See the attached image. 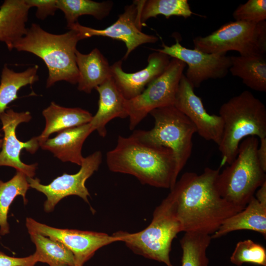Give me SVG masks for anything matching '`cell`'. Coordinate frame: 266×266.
Masks as SVG:
<instances>
[{"instance_id": "26", "label": "cell", "mask_w": 266, "mask_h": 266, "mask_svg": "<svg viewBox=\"0 0 266 266\" xmlns=\"http://www.w3.org/2000/svg\"><path fill=\"white\" fill-rule=\"evenodd\" d=\"M30 234L36 247L35 252L33 254L35 264L41 262L49 266H75L73 254L64 244L39 233Z\"/></svg>"}, {"instance_id": "12", "label": "cell", "mask_w": 266, "mask_h": 266, "mask_svg": "<svg viewBox=\"0 0 266 266\" xmlns=\"http://www.w3.org/2000/svg\"><path fill=\"white\" fill-rule=\"evenodd\" d=\"M162 47L161 49L152 50L187 65L185 76L194 88L199 87L208 79L225 77L231 66L230 56L226 54H208L195 48H187L183 46L177 38L174 44L168 46L163 43Z\"/></svg>"}, {"instance_id": "22", "label": "cell", "mask_w": 266, "mask_h": 266, "mask_svg": "<svg viewBox=\"0 0 266 266\" xmlns=\"http://www.w3.org/2000/svg\"><path fill=\"white\" fill-rule=\"evenodd\" d=\"M45 119V126L38 136L39 144L56 132L90 123L93 116L89 111L80 108H67L54 102L42 112Z\"/></svg>"}, {"instance_id": "31", "label": "cell", "mask_w": 266, "mask_h": 266, "mask_svg": "<svg viewBox=\"0 0 266 266\" xmlns=\"http://www.w3.org/2000/svg\"><path fill=\"white\" fill-rule=\"evenodd\" d=\"M235 21L258 23L266 21V0H248L240 4L233 11Z\"/></svg>"}, {"instance_id": "1", "label": "cell", "mask_w": 266, "mask_h": 266, "mask_svg": "<svg viewBox=\"0 0 266 266\" xmlns=\"http://www.w3.org/2000/svg\"><path fill=\"white\" fill-rule=\"evenodd\" d=\"M220 169L206 167L200 174L185 172L170 190L167 197L182 232L211 235L225 220L243 209L221 197L217 186Z\"/></svg>"}, {"instance_id": "7", "label": "cell", "mask_w": 266, "mask_h": 266, "mask_svg": "<svg viewBox=\"0 0 266 266\" xmlns=\"http://www.w3.org/2000/svg\"><path fill=\"white\" fill-rule=\"evenodd\" d=\"M155 124L150 130H136L140 137L153 144L170 149L179 175L190 158L196 128L189 118L174 105L155 109L149 113Z\"/></svg>"}, {"instance_id": "8", "label": "cell", "mask_w": 266, "mask_h": 266, "mask_svg": "<svg viewBox=\"0 0 266 266\" xmlns=\"http://www.w3.org/2000/svg\"><path fill=\"white\" fill-rule=\"evenodd\" d=\"M194 48L208 54L237 51L240 56H264L266 53V22H228L205 36L193 39Z\"/></svg>"}, {"instance_id": "10", "label": "cell", "mask_w": 266, "mask_h": 266, "mask_svg": "<svg viewBox=\"0 0 266 266\" xmlns=\"http://www.w3.org/2000/svg\"><path fill=\"white\" fill-rule=\"evenodd\" d=\"M26 226L29 234L39 233L59 241L73 254L75 266H83L100 248L119 241L114 235L104 233L56 228L27 217Z\"/></svg>"}, {"instance_id": "20", "label": "cell", "mask_w": 266, "mask_h": 266, "mask_svg": "<svg viewBox=\"0 0 266 266\" xmlns=\"http://www.w3.org/2000/svg\"><path fill=\"white\" fill-rule=\"evenodd\" d=\"M76 62L79 72L77 88L80 91L90 94L111 78V66L98 48L86 54L77 50Z\"/></svg>"}, {"instance_id": "25", "label": "cell", "mask_w": 266, "mask_h": 266, "mask_svg": "<svg viewBox=\"0 0 266 266\" xmlns=\"http://www.w3.org/2000/svg\"><path fill=\"white\" fill-rule=\"evenodd\" d=\"M137 7V19L141 28L151 18L162 15L168 19L172 16L187 18L194 13L187 0H134Z\"/></svg>"}, {"instance_id": "35", "label": "cell", "mask_w": 266, "mask_h": 266, "mask_svg": "<svg viewBox=\"0 0 266 266\" xmlns=\"http://www.w3.org/2000/svg\"><path fill=\"white\" fill-rule=\"evenodd\" d=\"M0 136H1V134H0ZM2 141H3V140L0 138V148L2 147Z\"/></svg>"}, {"instance_id": "6", "label": "cell", "mask_w": 266, "mask_h": 266, "mask_svg": "<svg viewBox=\"0 0 266 266\" xmlns=\"http://www.w3.org/2000/svg\"><path fill=\"white\" fill-rule=\"evenodd\" d=\"M181 232L173 205L167 196L155 208L151 222L144 230L134 233L120 231L113 234L134 253L174 266L169 257L171 246Z\"/></svg>"}, {"instance_id": "3", "label": "cell", "mask_w": 266, "mask_h": 266, "mask_svg": "<svg viewBox=\"0 0 266 266\" xmlns=\"http://www.w3.org/2000/svg\"><path fill=\"white\" fill-rule=\"evenodd\" d=\"M83 39L73 29L63 34L48 33L33 23L25 35L14 45L18 51L31 53L41 59L48 70L46 87L60 81L77 83L79 72L76 62V45Z\"/></svg>"}, {"instance_id": "5", "label": "cell", "mask_w": 266, "mask_h": 266, "mask_svg": "<svg viewBox=\"0 0 266 266\" xmlns=\"http://www.w3.org/2000/svg\"><path fill=\"white\" fill-rule=\"evenodd\" d=\"M259 144L256 136L243 139L234 161L218 176L217 186L221 197L242 209L254 196L256 190L266 182V172L257 157Z\"/></svg>"}, {"instance_id": "15", "label": "cell", "mask_w": 266, "mask_h": 266, "mask_svg": "<svg viewBox=\"0 0 266 266\" xmlns=\"http://www.w3.org/2000/svg\"><path fill=\"white\" fill-rule=\"evenodd\" d=\"M174 106L195 125L197 133L204 139L219 145L222 137L223 122L219 115L210 114L194 88L183 74L176 93Z\"/></svg>"}, {"instance_id": "9", "label": "cell", "mask_w": 266, "mask_h": 266, "mask_svg": "<svg viewBox=\"0 0 266 266\" xmlns=\"http://www.w3.org/2000/svg\"><path fill=\"white\" fill-rule=\"evenodd\" d=\"M186 64L171 58L165 71L147 85L137 97L126 100L129 128L133 130L155 109L174 105L179 84Z\"/></svg>"}, {"instance_id": "11", "label": "cell", "mask_w": 266, "mask_h": 266, "mask_svg": "<svg viewBox=\"0 0 266 266\" xmlns=\"http://www.w3.org/2000/svg\"><path fill=\"white\" fill-rule=\"evenodd\" d=\"M102 153L96 151L84 158L78 172L73 174L63 173L50 184L43 185L37 178L28 177L30 187L42 193L47 197L44 204V210L50 212L63 198L76 195L89 203V191L85 186L86 180L97 171L102 162Z\"/></svg>"}, {"instance_id": "28", "label": "cell", "mask_w": 266, "mask_h": 266, "mask_svg": "<svg viewBox=\"0 0 266 266\" xmlns=\"http://www.w3.org/2000/svg\"><path fill=\"white\" fill-rule=\"evenodd\" d=\"M113 5L110 0L97 2L91 0H57V7L64 14L68 28L82 15H91L101 20L110 13Z\"/></svg>"}, {"instance_id": "19", "label": "cell", "mask_w": 266, "mask_h": 266, "mask_svg": "<svg viewBox=\"0 0 266 266\" xmlns=\"http://www.w3.org/2000/svg\"><path fill=\"white\" fill-rule=\"evenodd\" d=\"M30 8L25 0H5L0 6V42L9 50L27 33Z\"/></svg>"}, {"instance_id": "2", "label": "cell", "mask_w": 266, "mask_h": 266, "mask_svg": "<svg viewBox=\"0 0 266 266\" xmlns=\"http://www.w3.org/2000/svg\"><path fill=\"white\" fill-rule=\"evenodd\" d=\"M106 161L110 171L133 175L143 184L171 190L177 181L172 151L145 141L134 132L128 137L118 136Z\"/></svg>"}, {"instance_id": "29", "label": "cell", "mask_w": 266, "mask_h": 266, "mask_svg": "<svg viewBox=\"0 0 266 266\" xmlns=\"http://www.w3.org/2000/svg\"><path fill=\"white\" fill-rule=\"evenodd\" d=\"M211 235L196 232H186L180 240L182 250V266H208L207 249Z\"/></svg>"}, {"instance_id": "4", "label": "cell", "mask_w": 266, "mask_h": 266, "mask_svg": "<svg viewBox=\"0 0 266 266\" xmlns=\"http://www.w3.org/2000/svg\"><path fill=\"white\" fill-rule=\"evenodd\" d=\"M223 132L218 145L222 160L219 167L236 158L239 144L248 136L266 137V108L250 92L244 91L224 103L219 109Z\"/></svg>"}, {"instance_id": "16", "label": "cell", "mask_w": 266, "mask_h": 266, "mask_svg": "<svg viewBox=\"0 0 266 266\" xmlns=\"http://www.w3.org/2000/svg\"><path fill=\"white\" fill-rule=\"evenodd\" d=\"M170 59L168 55L155 51L148 56L145 68L132 73L125 72L122 61H118L110 66L111 78L124 98L130 100L140 95L145 87L159 77L166 69Z\"/></svg>"}, {"instance_id": "32", "label": "cell", "mask_w": 266, "mask_h": 266, "mask_svg": "<svg viewBox=\"0 0 266 266\" xmlns=\"http://www.w3.org/2000/svg\"><path fill=\"white\" fill-rule=\"evenodd\" d=\"M26 3L31 8L35 7V15L37 18L43 20L50 15H54L57 7V0H25Z\"/></svg>"}, {"instance_id": "21", "label": "cell", "mask_w": 266, "mask_h": 266, "mask_svg": "<svg viewBox=\"0 0 266 266\" xmlns=\"http://www.w3.org/2000/svg\"><path fill=\"white\" fill-rule=\"evenodd\" d=\"M243 230L259 233L266 237V202L260 201L253 196L243 210L225 220L211 238H218Z\"/></svg>"}, {"instance_id": "18", "label": "cell", "mask_w": 266, "mask_h": 266, "mask_svg": "<svg viewBox=\"0 0 266 266\" xmlns=\"http://www.w3.org/2000/svg\"><path fill=\"white\" fill-rule=\"evenodd\" d=\"M99 94L98 109L90 124L102 137L106 136L107 123L115 118L128 117L126 107V99L119 90L112 78L95 89Z\"/></svg>"}, {"instance_id": "30", "label": "cell", "mask_w": 266, "mask_h": 266, "mask_svg": "<svg viewBox=\"0 0 266 266\" xmlns=\"http://www.w3.org/2000/svg\"><path fill=\"white\" fill-rule=\"evenodd\" d=\"M230 261L237 266L245 263L266 266V250L251 239L240 241L236 244Z\"/></svg>"}, {"instance_id": "24", "label": "cell", "mask_w": 266, "mask_h": 266, "mask_svg": "<svg viewBox=\"0 0 266 266\" xmlns=\"http://www.w3.org/2000/svg\"><path fill=\"white\" fill-rule=\"evenodd\" d=\"M38 66L34 65L22 72H16L4 65L2 69L0 83V114L8 105L18 98L19 90L38 80Z\"/></svg>"}, {"instance_id": "17", "label": "cell", "mask_w": 266, "mask_h": 266, "mask_svg": "<svg viewBox=\"0 0 266 266\" xmlns=\"http://www.w3.org/2000/svg\"><path fill=\"white\" fill-rule=\"evenodd\" d=\"M94 129L90 123L58 132L52 138L40 143L43 150L52 152L62 162H70L81 166L84 157L82 155L83 144Z\"/></svg>"}, {"instance_id": "33", "label": "cell", "mask_w": 266, "mask_h": 266, "mask_svg": "<svg viewBox=\"0 0 266 266\" xmlns=\"http://www.w3.org/2000/svg\"><path fill=\"white\" fill-rule=\"evenodd\" d=\"M33 255L23 258L11 257L0 251V266H34Z\"/></svg>"}, {"instance_id": "34", "label": "cell", "mask_w": 266, "mask_h": 266, "mask_svg": "<svg viewBox=\"0 0 266 266\" xmlns=\"http://www.w3.org/2000/svg\"><path fill=\"white\" fill-rule=\"evenodd\" d=\"M260 142L257 149V157L259 163L266 172V137L260 138Z\"/></svg>"}, {"instance_id": "36", "label": "cell", "mask_w": 266, "mask_h": 266, "mask_svg": "<svg viewBox=\"0 0 266 266\" xmlns=\"http://www.w3.org/2000/svg\"><path fill=\"white\" fill-rule=\"evenodd\" d=\"M66 266V265H60V266Z\"/></svg>"}, {"instance_id": "27", "label": "cell", "mask_w": 266, "mask_h": 266, "mask_svg": "<svg viewBox=\"0 0 266 266\" xmlns=\"http://www.w3.org/2000/svg\"><path fill=\"white\" fill-rule=\"evenodd\" d=\"M30 188L28 177L24 173L17 171L9 180L4 182L0 180V234L9 233L7 215L10 206L18 196L23 197L25 204L27 202L26 193Z\"/></svg>"}, {"instance_id": "13", "label": "cell", "mask_w": 266, "mask_h": 266, "mask_svg": "<svg viewBox=\"0 0 266 266\" xmlns=\"http://www.w3.org/2000/svg\"><path fill=\"white\" fill-rule=\"evenodd\" d=\"M32 119L29 111L17 112L8 109L0 114L4 137L1 151L0 152V166H8L17 171L24 173L28 177H33L35 173L37 164L27 165L20 159V153L26 149L34 154L40 146L38 136L33 137L26 142L19 140L16 134L17 127L21 123L28 122Z\"/></svg>"}, {"instance_id": "23", "label": "cell", "mask_w": 266, "mask_h": 266, "mask_svg": "<svg viewBox=\"0 0 266 266\" xmlns=\"http://www.w3.org/2000/svg\"><path fill=\"white\" fill-rule=\"evenodd\" d=\"M229 71L240 78L250 89L259 92L266 91V59L264 56H230Z\"/></svg>"}, {"instance_id": "14", "label": "cell", "mask_w": 266, "mask_h": 266, "mask_svg": "<svg viewBox=\"0 0 266 266\" xmlns=\"http://www.w3.org/2000/svg\"><path fill=\"white\" fill-rule=\"evenodd\" d=\"M78 31L83 39L93 36H101L118 39L124 42L127 51L123 59L126 60L131 53L139 46L155 43L158 38L141 31L137 20V7L134 2L125 7L124 12L112 25L104 29H95L80 25L78 22L68 28Z\"/></svg>"}]
</instances>
